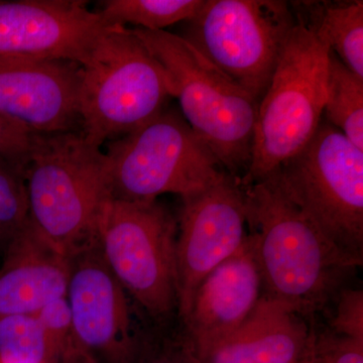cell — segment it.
I'll return each mask as SVG.
<instances>
[{"label":"cell","instance_id":"2e32d148","mask_svg":"<svg viewBox=\"0 0 363 363\" xmlns=\"http://www.w3.org/2000/svg\"><path fill=\"white\" fill-rule=\"evenodd\" d=\"M6 247L0 269V316L37 315L45 306L66 297L68 259L52 247L30 221Z\"/></svg>","mask_w":363,"mask_h":363},{"label":"cell","instance_id":"9c48e42d","mask_svg":"<svg viewBox=\"0 0 363 363\" xmlns=\"http://www.w3.org/2000/svg\"><path fill=\"white\" fill-rule=\"evenodd\" d=\"M296 21L281 0H204L180 37L259 102Z\"/></svg>","mask_w":363,"mask_h":363},{"label":"cell","instance_id":"ffe728a7","mask_svg":"<svg viewBox=\"0 0 363 363\" xmlns=\"http://www.w3.org/2000/svg\"><path fill=\"white\" fill-rule=\"evenodd\" d=\"M0 363H51L44 327L37 315L0 316Z\"/></svg>","mask_w":363,"mask_h":363},{"label":"cell","instance_id":"3957f363","mask_svg":"<svg viewBox=\"0 0 363 363\" xmlns=\"http://www.w3.org/2000/svg\"><path fill=\"white\" fill-rule=\"evenodd\" d=\"M161 64L172 96L227 173L242 179L252 160L259 102L179 35L131 28Z\"/></svg>","mask_w":363,"mask_h":363},{"label":"cell","instance_id":"5bb4252c","mask_svg":"<svg viewBox=\"0 0 363 363\" xmlns=\"http://www.w3.org/2000/svg\"><path fill=\"white\" fill-rule=\"evenodd\" d=\"M264 297L262 274L252 235L196 289L181 335L191 352L226 337L250 317Z\"/></svg>","mask_w":363,"mask_h":363},{"label":"cell","instance_id":"484cf974","mask_svg":"<svg viewBox=\"0 0 363 363\" xmlns=\"http://www.w3.org/2000/svg\"><path fill=\"white\" fill-rule=\"evenodd\" d=\"M37 133L0 116V159L25 168Z\"/></svg>","mask_w":363,"mask_h":363},{"label":"cell","instance_id":"4316f807","mask_svg":"<svg viewBox=\"0 0 363 363\" xmlns=\"http://www.w3.org/2000/svg\"><path fill=\"white\" fill-rule=\"evenodd\" d=\"M298 363H317V362L311 357V354H310L309 357H306L305 359L301 360V362Z\"/></svg>","mask_w":363,"mask_h":363},{"label":"cell","instance_id":"ac0fdd59","mask_svg":"<svg viewBox=\"0 0 363 363\" xmlns=\"http://www.w3.org/2000/svg\"><path fill=\"white\" fill-rule=\"evenodd\" d=\"M328 123L363 150V78L329 51L324 111Z\"/></svg>","mask_w":363,"mask_h":363},{"label":"cell","instance_id":"7c38bea8","mask_svg":"<svg viewBox=\"0 0 363 363\" xmlns=\"http://www.w3.org/2000/svg\"><path fill=\"white\" fill-rule=\"evenodd\" d=\"M82 0H0V58L67 60L82 65L114 26Z\"/></svg>","mask_w":363,"mask_h":363},{"label":"cell","instance_id":"30bf717a","mask_svg":"<svg viewBox=\"0 0 363 363\" xmlns=\"http://www.w3.org/2000/svg\"><path fill=\"white\" fill-rule=\"evenodd\" d=\"M70 363H133L145 335L99 245L69 257Z\"/></svg>","mask_w":363,"mask_h":363},{"label":"cell","instance_id":"d4e9b609","mask_svg":"<svg viewBox=\"0 0 363 363\" xmlns=\"http://www.w3.org/2000/svg\"><path fill=\"white\" fill-rule=\"evenodd\" d=\"M133 363H199L182 335H145Z\"/></svg>","mask_w":363,"mask_h":363},{"label":"cell","instance_id":"5b68a950","mask_svg":"<svg viewBox=\"0 0 363 363\" xmlns=\"http://www.w3.org/2000/svg\"><path fill=\"white\" fill-rule=\"evenodd\" d=\"M296 20L259 101L243 186L271 175L310 142L321 123L330 49L304 21Z\"/></svg>","mask_w":363,"mask_h":363},{"label":"cell","instance_id":"cb8c5ba5","mask_svg":"<svg viewBox=\"0 0 363 363\" xmlns=\"http://www.w3.org/2000/svg\"><path fill=\"white\" fill-rule=\"evenodd\" d=\"M329 330L339 335L363 341V291L344 288L336 296L335 314Z\"/></svg>","mask_w":363,"mask_h":363},{"label":"cell","instance_id":"9a60e30c","mask_svg":"<svg viewBox=\"0 0 363 363\" xmlns=\"http://www.w3.org/2000/svg\"><path fill=\"white\" fill-rule=\"evenodd\" d=\"M314 328L267 297L233 333L199 352V363H298L311 354Z\"/></svg>","mask_w":363,"mask_h":363},{"label":"cell","instance_id":"8fae6325","mask_svg":"<svg viewBox=\"0 0 363 363\" xmlns=\"http://www.w3.org/2000/svg\"><path fill=\"white\" fill-rule=\"evenodd\" d=\"M182 202L176 241L180 322L202 279L238 252L248 235L245 191L240 178L226 173Z\"/></svg>","mask_w":363,"mask_h":363},{"label":"cell","instance_id":"603a6c76","mask_svg":"<svg viewBox=\"0 0 363 363\" xmlns=\"http://www.w3.org/2000/svg\"><path fill=\"white\" fill-rule=\"evenodd\" d=\"M311 357L318 363H363V341L334 333L329 329L313 333Z\"/></svg>","mask_w":363,"mask_h":363},{"label":"cell","instance_id":"e0dca14e","mask_svg":"<svg viewBox=\"0 0 363 363\" xmlns=\"http://www.w3.org/2000/svg\"><path fill=\"white\" fill-rule=\"evenodd\" d=\"M296 16L319 35L332 52L363 78V2H301ZM294 11V9H293Z\"/></svg>","mask_w":363,"mask_h":363},{"label":"cell","instance_id":"52a82bcc","mask_svg":"<svg viewBox=\"0 0 363 363\" xmlns=\"http://www.w3.org/2000/svg\"><path fill=\"white\" fill-rule=\"evenodd\" d=\"M105 155L112 199L123 201H156L164 194L183 199L227 173L180 111L168 107L143 128L109 142Z\"/></svg>","mask_w":363,"mask_h":363},{"label":"cell","instance_id":"7402d4cb","mask_svg":"<svg viewBox=\"0 0 363 363\" xmlns=\"http://www.w3.org/2000/svg\"><path fill=\"white\" fill-rule=\"evenodd\" d=\"M37 316L44 327L51 363H70L71 312L67 298L45 306Z\"/></svg>","mask_w":363,"mask_h":363},{"label":"cell","instance_id":"4fadbf2b","mask_svg":"<svg viewBox=\"0 0 363 363\" xmlns=\"http://www.w3.org/2000/svg\"><path fill=\"white\" fill-rule=\"evenodd\" d=\"M81 65L0 58V116L40 135L80 131Z\"/></svg>","mask_w":363,"mask_h":363},{"label":"cell","instance_id":"d6986e66","mask_svg":"<svg viewBox=\"0 0 363 363\" xmlns=\"http://www.w3.org/2000/svg\"><path fill=\"white\" fill-rule=\"evenodd\" d=\"M204 0H106L97 13L109 26H135L147 30H164L167 26L190 20Z\"/></svg>","mask_w":363,"mask_h":363},{"label":"cell","instance_id":"44dd1931","mask_svg":"<svg viewBox=\"0 0 363 363\" xmlns=\"http://www.w3.org/2000/svg\"><path fill=\"white\" fill-rule=\"evenodd\" d=\"M28 221L25 168L0 159V245H9Z\"/></svg>","mask_w":363,"mask_h":363},{"label":"cell","instance_id":"83f0119b","mask_svg":"<svg viewBox=\"0 0 363 363\" xmlns=\"http://www.w3.org/2000/svg\"><path fill=\"white\" fill-rule=\"evenodd\" d=\"M318 363V362H317Z\"/></svg>","mask_w":363,"mask_h":363},{"label":"cell","instance_id":"ba28073f","mask_svg":"<svg viewBox=\"0 0 363 363\" xmlns=\"http://www.w3.org/2000/svg\"><path fill=\"white\" fill-rule=\"evenodd\" d=\"M177 234L178 222L157 200L111 199L100 221L98 245L105 262L160 326L178 316Z\"/></svg>","mask_w":363,"mask_h":363},{"label":"cell","instance_id":"7a4b0ae2","mask_svg":"<svg viewBox=\"0 0 363 363\" xmlns=\"http://www.w3.org/2000/svg\"><path fill=\"white\" fill-rule=\"evenodd\" d=\"M28 221L66 259L98 245L112 199L108 160L80 131L40 135L25 164Z\"/></svg>","mask_w":363,"mask_h":363},{"label":"cell","instance_id":"8992f818","mask_svg":"<svg viewBox=\"0 0 363 363\" xmlns=\"http://www.w3.org/2000/svg\"><path fill=\"white\" fill-rule=\"evenodd\" d=\"M271 175L336 250L362 267L363 150L321 121L310 142Z\"/></svg>","mask_w":363,"mask_h":363},{"label":"cell","instance_id":"277c9868","mask_svg":"<svg viewBox=\"0 0 363 363\" xmlns=\"http://www.w3.org/2000/svg\"><path fill=\"white\" fill-rule=\"evenodd\" d=\"M171 97L161 64L131 28L114 26L81 65L80 133L101 147L150 123Z\"/></svg>","mask_w":363,"mask_h":363},{"label":"cell","instance_id":"6da1fadb","mask_svg":"<svg viewBox=\"0 0 363 363\" xmlns=\"http://www.w3.org/2000/svg\"><path fill=\"white\" fill-rule=\"evenodd\" d=\"M247 225L264 297L311 318L359 267L344 257L285 194L272 175L245 186Z\"/></svg>","mask_w":363,"mask_h":363}]
</instances>
